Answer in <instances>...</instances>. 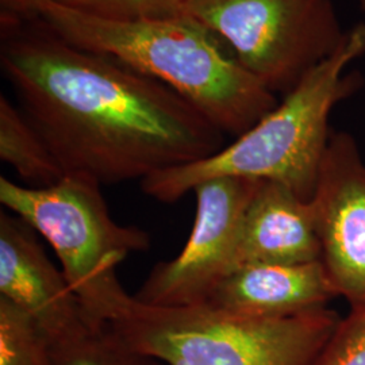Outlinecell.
<instances>
[{"mask_svg":"<svg viewBox=\"0 0 365 365\" xmlns=\"http://www.w3.org/2000/svg\"><path fill=\"white\" fill-rule=\"evenodd\" d=\"M36 22L75 46L163 83L225 135L240 137L279 103L220 37L185 14L117 22L41 0Z\"/></svg>","mask_w":365,"mask_h":365,"instance_id":"7a4b0ae2","label":"cell"},{"mask_svg":"<svg viewBox=\"0 0 365 365\" xmlns=\"http://www.w3.org/2000/svg\"><path fill=\"white\" fill-rule=\"evenodd\" d=\"M312 203L333 287L365 306V164L351 134L331 133Z\"/></svg>","mask_w":365,"mask_h":365,"instance_id":"ba28073f","label":"cell"},{"mask_svg":"<svg viewBox=\"0 0 365 365\" xmlns=\"http://www.w3.org/2000/svg\"><path fill=\"white\" fill-rule=\"evenodd\" d=\"M36 24L3 38L0 66L66 175L102 187L141 182L225 146V134L178 92Z\"/></svg>","mask_w":365,"mask_h":365,"instance_id":"6da1fadb","label":"cell"},{"mask_svg":"<svg viewBox=\"0 0 365 365\" xmlns=\"http://www.w3.org/2000/svg\"><path fill=\"white\" fill-rule=\"evenodd\" d=\"M327 307L284 318H242L206 304L150 307L107 324L131 349L167 365H313L339 322Z\"/></svg>","mask_w":365,"mask_h":365,"instance_id":"5b68a950","label":"cell"},{"mask_svg":"<svg viewBox=\"0 0 365 365\" xmlns=\"http://www.w3.org/2000/svg\"><path fill=\"white\" fill-rule=\"evenodd\" d=\"M41 0H0L1 24L4 26H18L22 21L37 19Z\"/></svg>","mask_w":365,"mask_h":365,"instance_id":"e0dca14e","label":"cell"},{"mask_svg":"<svg viewBox=\"0 0 365 365\" xmlns=\"http://www.w3.org/2000/svg\"><path fill=\"white\" fill-rule=\"evenodd\" d=\"M336 297L321 260L250 264L233 269L203 304L242 318H284L325 307Z\"/></svg>","mask_w":365,"mask_h":365,"instance_id":"30bf717a","label":"cell"},{"mask_svg":"<svg viewBox=\"0 0 365 365\" xmlns=\"http://www.w3.org/2000/svg\"><path fill=\"white\" fill-rule=\"evenodd\" d=\"M364 54L365 24H360L255 126L212 156L146 178L141 182L145 195L173 203L200 182L242 178L279 182L312 200L331 135L330 114L361 84L357 75H346L345 69Z\"/></svg>","mask_w":365,"mask_h":365,"instance_id":"3957f363","label":"cell"},{"mask_svg":"<svg viewBox=\"0 0 365 365\" xmlns=\"http://www.w3.org/2000/svg\"><path fill=\"white\" fill-rule=\"evenodd\" d=\"M0 158L29 187H49L66 173L21 107L0 95Z\"/></svg>","mask_w":365,"mask_h":365,"instance_id":"7c38bea8","label":"cell"},{"mask_svg":"<svg viewBox=\"0 0 365 365\" xmlns=\"http://www.w3.org/2000/svg\"><path fill=\"white\" fill-rule=\"evenodd\" d=\"M0 365H53L51 342L31 317L0 298Z\"/></svg>","mask_w":365,"mask_h":365,"instance_id":"5bb4252c","label":"cell"},{"mask_svg":"<svg viewBox=\"0 0 365 365\" xmlns=\"http://www.w3.org/2000/svg\"><path fill=\"white\" fill-rule=\"evenodd\" d=\"M260 180L215 178L197 184L195 221L185 245L170 261L158 262L138 291L137 302L150 307L206 303L235 268V245L244 212Z\"/></svg>","mask_w":365,"mask_h":365,"instance_id":"52a82bcc","label":"cell"},{"mask_svg":"<svg viewBox=\"0 0 365 365\" xmlns=\"http://www.w3.org/2000/svg\"><path fill=\"white\" fill-rule=\"evenodd\" d=\"M360 4H361V9H363V11L365 13V0H360Z\"/></svg>","mask_w":365,"mask_h":365,"instance_id":"ac0fdd59","label":"cell"},{"mask_svg":"<svg viewBox=\"0 0 365 365\" xmlns=\"http://www.w3.org/2000/svg\"><path fill=\"white\" fill-rule=\"evenodd\" d=\"M321 257L312 200L283 184L261 182L241 221L233 269L250 264H306Z\"/></svg>","mask_w":365,"mask_h":365,"instance_id":"8fae6325","label":"cell"},{"mask_svg":"<svg viewBox=\"0 0 365 365\" xmlns=\"http://www.w3.org/2000/svg\"><path fill=\"white\" fill-rule=\"evenodd\" d=\"M0 203L51 245L91 325L129 315L135 298L122 286L118 268L148 252L150 235L113 220L99 182L66 175L49 187H29L1 176Z\"/></svg>","mask_w":365,"mask_h":365,"instance_id":"277c9868","label":"cell"},{"mask_svg":"<svg viewBox=\"0 0 365 365\" xmlns=\"http://www.w3.org/2000/svg\"><path fill=\"white\" fill-rule=\"evenodd\" d=\"M0 298L31 317L49 342L91 325L38 233L7 210L0 212Z\"/></svg>","mask_w":365,"mask_h":365,"instance_id":"9c48e42d","label":"cell"},{"mask_svg":"<svg viewBox=\"0 0 365 365\" xmlns=\"http://www.w3.org/2000/svg\"><path fill=\"white\" fill-rule=\"evenodd\" d=\"M252 76L287 95L346 38L331 0H184Z\"/></svg>","mask_w":365,"mask_h":365,"instance_id":"8992f818","label":"cell"},{"mask_svg":"<svg viewBox=\"0 0 365 365\" xmlns=\"http://www.w3.org/2000/svg\"><path fill=\"white\" fill-rule=\"evenodd\" d=\"M53 365H167L131 349L107 325H87L51 342Z\"/></svg>","mask_w":365,"mask_h":365,"instance_id":"4fadbf2b","label":"cell"},{"mask_svg":"<svg viewBox=\"0 0 365 365\" xmlns=\"http://www.w3.org/2000/svg\"><path fill=\"white\" fill-rule=\"evenodd\" d=\"M95 18L133 22L182 15L184 0H53Z\"/></svg>","mask_w":365,"mask_h":365,"instance_id":"9a60e30c","label":"cell"},{"mask_svg":"<svg viewBox=\"0 0 365 365\" xmlns=\"http://www.w3.org/2000/svg\"><path fill=\"white\" fill-rule=\"evenodd\" d=\"M313 365H365V306L339 319Z\"/></svg>","mask_w":365,"mask_h":365,"instance_id":"2e32d148","label":"cell"}]
</instances>
